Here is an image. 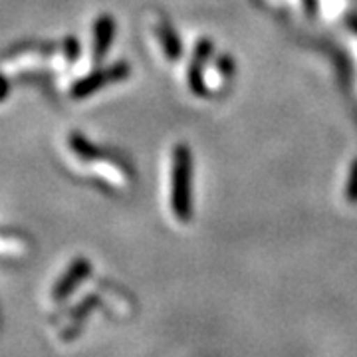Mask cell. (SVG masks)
Segmentation results:
<instances>
[{
    "label": "cell",
    "instance_id": "6da1fadb",
    "mask_svg": "<svg viewBox=\"0 0 357 357\" xmlns=\"http://www.w3.org/2000/svg\"><path fill=\"white\" fill-rule=\"evenodd\" d=\"M191 178L192 159L185 145H178L173 153V185H171V203L173 211L181 220L191 217Z\"/></svg>",
    "mask_w": 357,
    "mask_h": 357
},
{
    "label": "cell",
    "instance_id": "3957f363",
    "mask_svg": "<svg viewBox=\"0 0 357 357\" xmlns=\"http://www.w3.org/2000/svg\"><path fill=\"white\" fill-rule=\"evenodd\" d=\"M88 274H89L88 260H86V258H77V260H74V264L68 268V272L62 276V280L54 286V300H56V302H62V300H66L70 294L74 292V288H76L77 284L84 280Z\"/></svg>",
    "mask_w": 357,
    "mask_h": 357
},
{
    "label": "cell",
    "instance_id": "5b68a950",
    "mask_svg": "<svg viewBox=\"0 0 357 357\" xmlns=\"http://www.w3.org/2000/svg\"><path fill=\"white\" fill-rule=\"evenodd\" d=\"M347 201L357 203V161L351 175H349V181H347Z\"/></svg>",
    "mask_w": 357,
    "mask_h": 357
},
{
    "label": "cell",
    "instance_id": "7a4b0ae2",
    "mask_svg": "<svg viewBox=\"0 0 357 357\" xmlns=\"http://www.w3.org/2000/svg\"><path fill=\"white\" fill-rule=\"evenodd\" d=\"M128 74L129 66L115 64L114 68H107V70H102V72H96V74H91V76L84 77L82 82H77L76 86L72 88V96H74V98H88L93 91L102 89L103 84L123 79Z\"/></svg>",
    "mask_w": 357,
    "mask_h": 357
},
{
    "label": "cell",
    "instance_id": "8992f818",
    "mask_svg": "<svg viewBox=\"0 0 357 357\" xmlns=\"http://www.w3.org/2000/svg\"><path fill=\"white\" fill-rule=\"evenodd\" d=\"M66 52H68V58H70V62H74L77 58V52H79V46H77V42L74 38H68L66 40Z\"/></svg>",
    "mask_w": 357,
    "mask_h": 357
},
{
    "label": "cell",
    "instance_id": "277c9868",
    "mask_svg": "<svg viewBox=\"0 0 357 357\" xmlns=\"http://www.w3.org/2000/svg\"><path fill=\"white\" fill-rule=\"evenodd\" d=\"M115 24L112 16H102L98 22H96V28H93V58L100 62L105 52L109 50L112 46V40H114Z\"/></svg>",
    "mask_w": 357,
    "mask_h": 357
},
{
    "label": "cell",
    "instance_id": "52a82bcc",
    "mask_svg": "<svg viewBox=\"0 0 357 357\" xmlns=\"http://www.w3.org/2000/svg\"><path fill=\"white\" fill-rule=\"evenodd\" d=\"M8 91H10V84H8V79H6V77L0 74V102H4V100H6Z\"/></svg>",
    "mask_w": 357,
    "mask_h": 357
}]
</instances>
